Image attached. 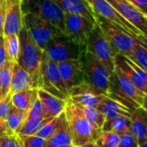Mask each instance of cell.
<instances>
[{"instance_id":"1","label":"cell","mask_w":147,"mask_h":147,"mask_svg":"<svg viewBox=\"0 0 147 147\" xmlns=\"http://www.w3.org/2000/svg\"><path fill=\"white\" fill-rule=\"evenodd\" d=\"M18 38L20 49L18 63L29 73L35 88H39L42 82L41 66L43 50L24 26L18 34Z\"/></svg>"},{"instance_id":"2","label":"cell","mask_w":147,"mask_h":147,"mask_svg":"<svg viewBox=\"0 0 147 147\" xmlns=\"http://www.w3.org/2000/svg\"><path fill=\"white\" fill-rule=\"evenodd\" d=\"M107 96L119 101L132 112L142 107L144 94L118 67L114 66V70L110 76V87Z\"/></svg>"},{"instance_id":"3","label":"cell","mask_w":147,"mask_h":147,"mask_svg":"<svg viewBox=\"0 0 147 147\" xmlns=\"http://www.w3.org/2000/svg\"><path fill=\"white\" fill-rule=\"evenodd\" d=\"M64 113L74 147L95 141L101 130L91 124L76 104L67 100Z\"/></svg>"},{"instance_id":"4","label":"cell","mask_w":147,"mask_h":147,"mask_svg":"<svg viewBox=\"0 0 147 147\" xmlns=\"http://www.w3.org/2000/svg\"><path fill=\"white\" fill-rule=\"evenodd\" d=\"M80 61L85 75L86 82L98 94L107 95L111 76L107 67L94 55L88 50L85 51Z\"/></svg>"},{"instance_id":"5","label":"cell","mask_w":147,"mask_h":147,"mask_svg":"<svg viewBox=\"0 0 147 147\" xmlns=\"http://www.w3.org/2000/svg\"><path fill=\"white\" fill-rule=\"evenodd\" d=\"M95 17L96 23L104 32L113 53L115 55H121L130 57L137 39L142 38L132 36L120 26L105 18L100 16Z\"/></svg>"},{"instance_id":"6","label":"cell","mask_w":147,"mask_h":147,"mask_svg":"<svg viewBox=\"0 0 147 147\" xmlns=\"http://www.w3.org/2000/svg\"><path fill=\"white\" fill-rule=\"evenodd\" d=\"M23 15L32 14L57 27L66 35L64 12L53 0H23Z\"/></svg>"},{"instance_id":"7","label":"cell","mask_w":147,"mask_h":147,"mask_svg":"<svg viewBox=\"0 0 147 147\" xmlns=\"http://www.w3.org/2000/svg\"><path fill=\"white\" fill-rule=\"evenodd\" d=\"M86 50L85 45L62 34L52 39L46 45L43 52L49 58L58 63L68 60H80Z\"/></svg>"},{"instance_id":"8","label":"cell","mask_w":147,"mask_h":147,"mask_svg":"<svg viewBox=\"0 0 147 147\" xmlns=\"http://www.w3.org/2000/svg\"><path fill=\"white\" fill-rule=\"evenodd\" d=\"M41 74L42 82L39 88H42L49 94L62 100H68L69 94L62 81L57 63L49 58L44 52L42 60Z\"/></svg>"},{"instance_id":"9","label":"cell","mask_w":147,"mask_h":147,"mask_svg":"<svg viewBox=\"0 0 147 147\" xmlns=\"http://www.w3.org/2000/svg\"><path fill=\"white\" fill-rule=\"evenodd\" d=\"M23 26L42 50L52 39L64 34L52 24L32 14L24 15Z\"/></svg>"},{"instance_id":"10","label":"cell","mask_w":147,"mask_h":147,"mask_svg":"<svg viewBox=\"0 0 147 147\" xmlns=\"http://www.w3.org/2000/svg\"><path fill=\"white\" fill-rule=\"evenodd\" d=\"M86 49L88 52L94 55L112 74L114 70V55L104 32L96 23L91 33L89 34Z\"/></svg>"},{"instance_id":"11","label":"cell","mask_w":147,"mask_h":147,"mask_svg":"<svg viewBox=\"0 0 147 147\" xmlns=\"http://www.w3.org/2000/svg\"><path fill=\"white\" fill-rule=\"evenodd\" d=\"M95 16L105 18L120 26L128 33L139 38H144L140 31L127 22L122 16L107 1V0H86Z\"/></svg>"},{"instance_id":"12","label":"cell","mask_w":147,"mask_h":147,"mask_svg":"<svg viewBox=\"0 0 147 147\" xmlns=\"http://www.w3.org/2000/svg\"><path fill=\"white\" fill-rule=\"evenodd\" d=\"M66 35L76 42L85 45L95 24L76 14L64 13Z\"/></svg>"},{"instance_id":"13","label":"cell","mask_w":147,"mask_h":147,"mask_svg":"<svg viewBox=\"0 0 147 147\" xmlns=\"http://www.w3.org/2000/svg\"><path fill=\"white\" fill-rule=\"evenodd\" d=\"M127 22L138 29L147 40V27L144 17L128 0H107Z\"/></svg>"},{"instance_id":"14","label":"cell","mask_w":147,"mask_h":147,"mask_svg":"<svg viewBox=\"0 0 147 147\" xmlns=\"http://www.w3.org/2000/svg\"><path fill=\"white\" fill-rule=\"evenodd\" d=\"M114 66L118 67L138 89L144 91L147 84L146 70L139 67L129 57L121 55H114Z\"/></svg>"},{"instance_id":"15","label":"cell","mask_w":147,"mask_h":147,"mask_svg":"<svg viewBox=\"0 0 147 147\" xmlns=\"http://www.w3.org/2000/svg\"><path fill=\"white\" fill-rule=\"evenodd\" d=\"M57 65L68 94L73 88L86 83L85 75L80 60H68L58 62Z\"/></svg>"},{"instance_id":"16","label":"cell","mask_w":147,"mask_h":147,"mask_svg":"<svg viewBox=\"0 0 147 147\" xmlns=\"http://www.w3.org/2000/svg\"><path fill=\"white\" fill-rule=\"evenodd\" d=\"M22 1L20 0H5V22L4 36L18 35L23 28Z\"/></svg>"},{"instance_id":"17","label":"cell","mask_w":147,"mask_h":147,"mask_svg":"<svg viewBox=\"0 0 147 147\" xmlns=\"http://www.w3.org/2000/svg\"><path fill=\"white\" fill-rule=\"evenodd\" d=\"M129 131L136 138L138 144L147 141V111L142 107L131 112Z\"/></svg>"},{"instance_id":"18","label":"cell","mask_w":147,"mask_h":147,"mask_svg":"<svg viewBox=\"0 0 147 147\" xmlns=\"http://www.w3.org/2000/svg\"><path fill=\"white\" fill-rule=\"evenodd\" d=\"M64 13L76 14L96 24V17L86 0H53Z\"/></svg>"},{"instance_id":"19","label":"cell","mask_w":147,"mask_h":147,"mask_svg":"<svg viewBox=\"0 0 147 147\" xmlns=\"http://www.w3.org/2000/svg\"><path fill=\"white\" fill-rule=\"evenodd\" d=\"M37 95L44 107L46 118L56 117L64 112L67 100L58 98L42 88H37Z\"/></svg>"},{"instance_id":"20","label":"cell","mask_w":147,"mask_h":147,"mask_svg":"<svg viewBox=\"0 0 147 147\" xmlns=\"http://www.w3.org/2000/svg\"><path fill=\"white\" fill-rule=\"evenodd\" d=\"M36 88L29 73L24 70L18 62L14 63L11 82L10 94H15L24 90Z\"/></svg>"},{"instance_id":"21","label":"cell","mask_w":147,"mask_h":147,"mask_svg":"<svg viewBox=\"0 0 147 147\" xmlns=\"http://www.w3.org/2000/svg\"><path fill=\"white\" fill-rule=\"evenodd\" d=\"M44 147H74L65 114L58 128L49 138L46 139Z\"/></svg>"},{"instance_id":"22","label":"cell","mask_w":147,"mask_h":147,"mask_svg":"<svg viewBox=\"0 0 147 147\" xmlns=\"http://www.w3.org/2000/svg\"><path fill=\"white\" fill-rule=\"evenodd\" d=\"M97 108L103 113L106 120L118 116L130 117L131 113V111L126 107L107 95H104Z\"/></svg>"},{"instance_id":"23","label":"cell","mask_w":147,"mask_h":147,"mask_svg":"<svg viewBox=\"0 0 147 147\" xmlns=\"http://www.w3.org/2000/svg\"><path fill=\"white\" fill-rule=\"evenodd\" d=\"M37 98V88H30L11 94L13 107L23 111H28L30 107Z\"/></svg>"},{"instance_id":"24","label":"cell","mask_w":147,"mask_h":147,"mask_svg":"<svg viewBox=\"0 0 147 147\" xmlns=\"http://www.w3.org/2000/svg\"><path fill=\"white\" fill-rule=\"evenodd\" d=\"M139 67L147 71V40L137 39L131 55L129 57Z\"/></svg>"},{"instance_id":"25","label":"cell","mask_w":147,"mask_h":147,"mask_svg":"<svg viewBox=\"0 0 147 147\" xmlns=\"http://www.w3.org/2000/svg\"><path fill=\"white\" fill-rule=\"evenodd\" d=\"M129 127H130V117L118 116L105 120L101 131H114L119 134H122L125 131H128Z\"/></svg>"},{"instance_id":"26","label":"cell","mask_w":147,"mask_h":147,"mask_svg":"<svg viewBox=\"0 0 147 147\" xmlns=\"http://www.w3.org/2000/svg\"><path fill=\"white\" fill-rule=\"evenodd\" d=\"M4 36V49L5 52L6 61L11 62H18L19 55V38L18 35L3 36Z\"/></svg>"},{"instance_id":"27","label":"cell","mask_w":147,"mask_h":147,"mask_svg":"<svg viewBox=\"0 0 147 147\" xmlns=\"http://www.w3.org/2000/svg\"><path fill=\"white\" fill-rule=\"evenodd\" d=\"M13 65L14 62L6 61L0 67V94L3 97L10 94Z\"/></svg>"},{"instance_id":"28","label":"cell","mask_w":147,"mask_h":147,"mask_svg":"<svg viewBox=\"0 0 147 147\" xmlns=\"http://www.w3.org/2000/svg\"><path fill=\"white\" fill-rule=\"evenodd\" d=\"M76 105L81 109L83 115L91 124H93L95 127L101 130L102 125L106 119H105V116L103 115V113L97 107L83 106V105H79V104H76Z\"/></svg>"},{"instance_id":"29","label":"cell","mask_w":147,"mask_h":147,"mask_svg":"<svg viewBox=\"0 0 147 147\" xmlns=\"http://www.w3.org/2000/svg\"><path fill=\"white\" fill-rule=\"evenodd\" d=\"M64 114L65 113L63 112L56 117L48 118V119L42 125V126L38 129V131L36 132L35 135L41 137L44 139L49 138L60 125V124L64 117Z\"/></svg>"},{"instance_id":"30","label":"cell","mask_w":147,"mask_h":147,"mask_svg":"<svg viewBox=\"0 0 147 147\" xmlns=\"http://www.w3.org/2000/svg\"><path fill=\"white\" fill-rule=\"evenodd\" d=\"M26 117H27L26 111H23L15 107H12L5 119V121H6L9 128L15 134H17L20 126L22 125L23 122L26 119Z\"/></svg>"},{"instance_id":"31","label":"cell","mask_w":147,"mask_h":147,"mask_svg":"<svg viewBox=\"0 0 147 147\" xmlns=\"http://www.w3.org/2000/svg\"><path fill=\"white\" fill-rule=\"evenodd\" d=\"M48 119V118L37 117V118H30L26 119L22 125L20 126L18 131L16 135L18 136H29L35 135L42 125Z\"/></svg>"},{"instance_id":"32","label":"cell","mask_w":147,"mask_h":147,"mask_svg":"<svg viewBox=\"0 0 147 147\" xmlns=\"http://www.w3.org/2000/svg\"><path fill=\"white\" fill-rule=\"evenodd\" d=\"M120 134L114 131H101L94 143L98 147H117Z\"/></svg>"},{"instance_id":"33","label":"cell","mask_w":147,"mask_h":147,"mask_svg":"<svg viewBox=\"0 0 147 147\" xmlns=\"http://www.w3.org/2000/svg\"><path fill=\"white\" fill-rule=\"evenodd\" d=\"M18 136V135H17ZM24 147H44L46 139L36 135L18 136Z\"/></svg>"},{"instance_id":"34","label":"cell","mask_w":147,"mask_h":147,"mask_svg":"<svg viewBox=\"0 0 147 147\" xmlns=\"http://www.w3.org/2000/svg\"><path fill=\"white\" fill-rule=\"evenodd\" d=\"M37 117L46 118V113H45L44 107H43L42 101L40 100V99L38 98V95H37V98L35 100V101L32 103V105L28 109L26 119L37 118Z\"/></svg>"},{"instance_id":"35","label":"cell","mask_w":147,"mask_h":147,"mask_svg":"<svg viewBox=\"0 0 147 147\" xmlns=\"http://www.w3.org/2000/svg\"><path fill=\"white\" fill-rule=\"evenodd\" d=\"M138 142L136 138L128 131L120 134L117 147H138Z\"/></svg>"},{"instance_id":"36","label":"cell","mask_w":147,"mask_h":147,"mask_svg":"<svg viewBox=\"0 0 147 147\" xmlns=\"http://www.w3.org/2000/svg\"><path fill=\"white\" fill-rule=\"evenodd\" d=\"M12 107H13V105L11 103V94L5 97H3L0 95V117L5 119Z\"/></svg>"},{"instance_id":"37","label":"cell","mask_w":147,"mask_h":147,"mask_svg":"<svg viewBox=\"0 0 147 147\" xmlns=\"http://www.w3.org/2000/svg\"><path fill=\"white\" fill-rule=\"evenodd\" d=\"M0 147H24L17 135L0 137Z\"/></svg>"},{"instance_id":"38","label":"cell","mask_w":147,"mask_h":147,"mask_svg":"<svg viewBox=\"0 0 147 147\" xmlns=\"http://www.w3.org/2000/svg\"><path fill=\"white\" fill-rule=\"evenodd\" d=\"M128 1L147 18V0H128Z\"/></svg>"},{"instance_id":"39","label":"cell","mask_w":147,"mask_h":147,"mask_svg":"<svg viewBox=\"0 0 147 147\" xmlns=\"http://www.w3.org/2000/svg\"><path fill=\"white\" fill-rule=\"evenodd\" d=\"M5 22V0L0 3V36H4V28Z\"/></svg>"},{"instance_id":"40","label":"cell","mask_w":147,"mask_h":147,"mask_svg":"<svg viewBox=\"0 0 147 147\" xmlns=\"http://www.w3.org/2000/svg\"><path fill=\"white\" fill-rule=\"evenodd\" d=\"M11 135H16V134L9 128L5 119L0 117V137L11 136Z\"/></svg>"},{"instance_id":"41","label":"cell","mask_w":147,"mask_h":147,"mask_svg":"<svg viewBox=\"0 0 147 147\" xmlns=\"http://www.w3.org/2000/svg\"><path fill=\"white\" fill-rule=\"evenodd\" d=\"M6 61V56H5V52L4 49V42L0 45V67H1Z\"/></svg>"},{"instance_id":"42","label":"cell","mask_w":147,"mask_h":147,"mask_svg":"<svg viewBox=\"0 0 147 147\" xmlns=\"http://www.w3.org/2000/svg\"><path fill=\"white\" fill-rule=\"evenodd\" d=\"M76 147H98V146L96 145V144L94 142H90V143H88V144H82L80 146H76Z\"/></svg>"},{"instance_id":"43","label":"cell","mask_w":147,"mask_h":147,"mask_svg":"<svg viewBox=\"0 0 147 147\" xmlns=\"http://www.w3.org/2000/svg\"><path fill=\"white\" fill-rule=\"evenodd\" d=\"M142 107L147 111V95L144 94V101H143V104H142Z\"/></svg>"},{"instance_id":"44","label":"cell","mask_w":147,"mask_h":147,"mask_svg":"<svg viewBox=\"0 0 147 147\" xmlns=\"http://www.w3.org/2000/svg\"><path fill=\"white\" fill-rule=\"evenodd\" d=\"M138 147H147V141L144 142V143H143V144H140L138 145Z\"/></svg>"},{"instance_id":"45","label":"cell","mask_w":147,"mask_h":147,"mask_svg":"<svg viewBox=\"0 0 147 147\" xmlns=\"http://www.w3.org/2000/svg\"><path fill=\"white\" fill-rule=\"evenodd\" d=\"M4 42V36H0V45Z\"/></svg>"},{"instance_id":"46","label":"cell","mask_w":147,"mask_h":147,"mask_svg":"<svg viewBox=\"0 0 147 147\" xmlns=\"http://www.w3.org/2000/svg\"><path fill=\"white\" fill-rule=\"evenodd\" d=\"M143 93H144L145 95H147V84H146V86H145V88H144V89Z\"/></svg>"},{"instance_id":"47","label":"cell","mask_w":147,"mask_h":147,"mask_svg":"<svg viewBox=\"0 0 147 147\" xmlns=\"http://www.w3.org/2000/svg\"><path fill=\"white\" fill-rule=\"evenodd\" d=\"M145 24H146V27H147V18H146V20H145Z\"/></svg>"},{"instance_id":"48","label":"cell","mask_w":147,"mask_h":147,"mask_svg":"<svg viewBox=\"0 0 147 147\" xmlns=\"http://www.w3.org/2000/svg\"><path fill=\"white\" fill-rule=\"evenodd\" d=\"M2 2V0H0V3H1Z\"/></svg>"},{"instance_id":"49","label":"cell","mask_w":147,"mask_h":147,"mask_svg":"<svg viewBox=\"0 0 147 147\" xmlns=\"http://www.w3.org/2000/svg\"><path fill=\"white\" fill-rule=\"evenodd\" d=\"M20 1H23V0H20Z\"/></svg>"},{"instance_id":"50","label":"cell","mask_w":147,"mask_h":147,"mask_svg":"<svg viewBox=\"0 0 147 147\" xmlns=\"http://www.w3.org/2000/svg\"><path fill=\"white\" fill-rule=\"evenodd\" d=\"M0 95H1V94H0Z\"/></svg>"}]
</instances>
